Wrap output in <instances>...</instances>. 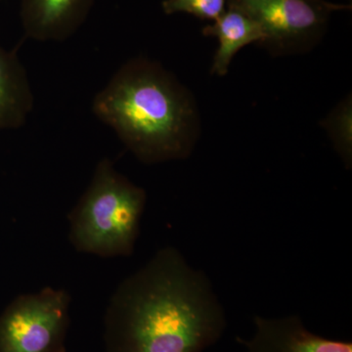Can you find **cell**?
I'll return each instance as SVG.
<instances>
[{"label":"cell","instance_id":"6da1fadb","mask_svg":"<svg viewBox=\"0 0 352 352\" xmlns=\"http://www.w3.org/2000/svg\"><path fill=\"white\" fill-rule=\"evenodd\" d=\"M226 328L207 275L166 247L116 289L104 317V342L106 352H203Z\"/></svg>","mask_w":352,"mask_h":352},{"label":"cell","instance_id":"7a4b0ae2","mask_svg":"<svg viewBox=\"0 0 352 352\" xmlns=\"http://www.w3.org/2000/svg\"><path fill=\"white\" fill-rule=\"evenodd\" d=\"M92 111L145 164L184 159L197 135L194 102L163 67L138 58L95 95Z\"/></svg>","mask_w":352,"mask_h":352},{"label":"cell","instance_id":"3957f363","mask_svg":"<svg viewBox=\"0 0 352 352\" xmlns=\"http://www.w3.org/2000/svg\"><path fill=\"white\" fill-rule=\"evenodd\" d=\"M146 200L144 189L120 175L112 161L101 160L69 215L72 245L102 258L131 256Z\"/></svg>","mask_w":352,"mask_h":352},{"label":"cell","instance_id":"277c9868","mask_svg":"<svg viewBox=\"0 0 352 352\" xmlns=\"http://www.w3.org/2000/svg\"><path fill=\"white\" fill-rule=\"evenodd\" d=\"M227 6L249 16L261 28V45L271 52H302L316 45L335 11L351 6L326 0H228Z\"/></svg>","mask_w":352,"mask_h":352},{"label":"cell","instance_id":"5b68a950","mask_svg":"<svg viewBox=\"0 0 352 352\" xmlns=\"http://www.w3.org/2000/svg\"><path fill=\"white\" fill-rule=\"evenodd\" d=\"M69 303L51 287L18 298L0 317V352H67Z\"/></svg>","mask_w":352,"mask_h":352},{"label":"cell","instance_id":"8992f818","mask_svg":"<svg viewBox=\"0 0 352 352\" xmlns=\"http://www.w3.org/2000/svg\"><path fill=\"white\" fill-rule=\"evenodd\" d=\"M254 335L245 352H352V342L312 333L296 315L281 318L256 316Z\"/></svg>","mask_w":352,"mask_h":352},{"label":"cell","instance_id":"52a82bcc","mask_svg":"<svg viewBox=\"0 0 352 352\" xmlns=\"http://www.w3.org/2000/svg\"><path fill=\"white\" fill-rule=\"evenodd\" d=\"M94 0H21V20L27 38L63 41L87 20Z\"/></svg>","mask_w":352,"mask_h":352},{"label":"cell","instance_id":"ba28073f","mask_svg":"<svg viewBox=\"0 0 352 352\" xmlns=\"http://www.w3.org/2000/svg\"><path fill=\"white\" fill-rule=\"evenodd\" d=\"M34 103L24 67L15 54L0 46V131L24 126Z\"/></svg>","mask_w":352,"mask_h":352},{"label":"cell","instance_id":"9c48e42d","mask_svg":"<svg viewBox=\"0 0 352 352\" xmlns=\"http://www.w3.org/2000/svg\"><path fill=\"white\" fill-rule=\"evenodd\" d=\"M203 34L219 38V47L215 53L212 72L219 76H226L236 53L249 44L263 41L261 28L249 16L238 9L227 6L214 24L206 25Z\"/></svg>","mask_w":352,"mask_h":352},{"label":"cell","instance_id":"30bf717a","mask_svg":"<svg viewBox=\"0 0 352 352\" xmlns=\"http://www.w3.org/2000/svg\"><path fill=\"white\" fill-rule=\"evenodd\" d=\"M227 3L228 0H164L162 7L166 15L186 13L214 22L226 12Z\"/></svg>","mask_w":352,"mask_h":352}]
</instances>
